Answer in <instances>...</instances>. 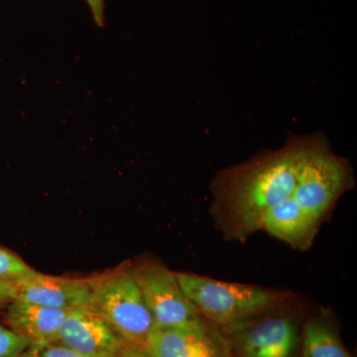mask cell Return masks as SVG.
<instances>
[{
	"mask_svg": "<svg viewBox=\"0 0 357 357\" xmlns=\"http://www.w3.org/2000/svg\"><path fill=\"white\" fill-rule=\"evenodd\" d=\"M312 137L291 135L281 149L218 175L213 213L227 236L244 239L261 230L263 215L292 196Z\"/></svg>",
	"mask_w": 357,
	"mask_h": 357,
	"instance_id": "1",
	"label": "cell"
},
{
	"mask_svg": "<svg viewBox=\"0 0 357 357\" xmlns=\"http://www.w3.org/2000/svg\"><path fill=\"white\" fill-rule=\"evenodd\" d=\"M178 283L208 323L231 328L281 306L289 293L229 283L191 273H176Z\"/></svg>",
	"mask_w": 357,
	"mask_h": 357,
	"instance_id": "2",
	"label": "cell"
},
{
	"mask_svg": "<svg viewBox=\"0 0 357 357\" xmlns=\"http://www.w3.org/2000/svg\"><path fill=\"white\" fill-rule=\"evenodd\" d=\"M354 182L347 160L333 154L321 134H314L301 164L292 198L319 225Z\"/></svg>",
	"mask_w": 357,
	"mask_h": 357,
	"instance_id": "3",
	"label": "cell"
},
{
	"mask_svg": "<svg viewBox=\"0 0 357 357\" xmlns=\"http://www.w3.org/2000/svg\"><path fill=\"white\" fill-rule=\"evenodd\" d=\"M91 309L128 344L144 347L156 328L135 273L129 270L93 280Z\"/></svg>",
	"mask_w": 357,
	"mask_h": 357,
	"instance_id": "4",
	"label": "cell"
},
{
	"mask_svg": "<svg viewBox=\"0 0 357 357\" xmlns=\"http://www.w3.org/2000/svg\"><path fill=\"white\" fill-rule=\"evenodd\" d=\"M134 273L157 328L204 330L211 326L183 291L175 272L146 264Z\"/></svg>",
	"mask_w": 357,
	"mask_h": 357,
	"instance_id": "5",
	"label": "cell"
},
{
	"mask_svg": "<svg viewBox=\"0 0 357 357\" xmlns=\"http://www.w3.org/2000/svg\"><path fill=\"white\" fill-rule=\"evenodd\" d=\"M236 335V357H296L300 337L295 319L275 314L227 328Z\"/></svg>",
	"mask_w": 357,
	"mask_h": 357,
	"instance_id": "6",
	"label": "cell"
},
{
	"mask_svg": "<svg viewBox=\"0 0 357 357\" xmlns=\"http://www.w3.org/2000/svg\"><path fill=\"white\" fill-rule=\"evenodd\" d=\"M11 284L13 300L63 310L91 309L93 305V280L52 276L34 270Z\"/></svg>",
	"mask_w": 357,
	"mask_h": 357,
	"instance_id": "7",
	"label": "cell"
},
{
	"mask_svg": "<svg viewBox=\"0 0 357 357\" xmlns=\"http://www.w3.org/2000/svg\"><path fill=\"white\" fill-rule=\"evenodd\" d=\"M58 340L84 357H115L128 344L89 307L68 311Z\"/></svg>",
	"mask_w": 357,
	"mask_h": 357,
	"instance_id": "8",
	"label": "cell"
},
{
	"mask_svg": "<svg viewBox=\"0 0 357 357\" xmlns=\"http://www.w3.org/2000/svg\"><path fill=\"white\" fill-rule=\"evenodd\" d=\"M154 357H234L232 345L215 328H155L144 345Z\"/></svg>",
	"mask_w": 357,
	"mask_h": 357,
	"instance_id": "9",
	"label": "cell"
},
{
	"mask_svg": "<svg viewBox=\"0 0 357 357\" xmlns=\"http://www.w3.org/2000/svg\"><path fill=\"white\" fill-rule=\"evenodd\" d=\"M69 310L42 306L25 301H11L7 310L8 328L30 344L58 340L59 332Z\"/></svg>",
	"mask_w": 357,
	"mask_h": 357,
	"instance_id": "10",
	"label": "cell"
},
{
	"mask_svg": "<svg viewBox=\"0 0 357 357\" xmlns=\"http://www.w3.org/2000/svg\"><path fill=\"white\" fill-rule=\"evenodd\" d=\"M318 227L292 196L270 208L261 222V230L301 250L312 245Z\"/></svg>",
	"mask_w": 357,
	"mask_h": 357,
	"instance_id": "11",
	"label": "cell"
},
{
	"mask_svg": "<svg viewBox=\"0 0 357 357\" xmlns=\"http://www.w3.org/2000/svg\"><path fill=\"white\" fill-rule=\"evenodd\" d=\"M302 342L303 357H352L321 319H311L305 326Z\"/></svg>",
	"mask_w": 357,
	"mask_h": 357,
	"instance_id": "12",
	"label": "cell"
},
{
	"mask_svg": "<svg viewBox=\"0 0 357 357\" xmlns=\"http://www.w3.org/2000/svg\"><path fill=\"white\" fill-rule=\"evenodd\" d=\"M33 271L34 269L21 259L20 256L0 246V280L14 282Z\"/></svg>",
	"mask_w": 357,
	"mask_h": 357,
	"instance_id": "13",
	"label": "cell"
},
{
	"mask_svg": "<svg viewBox=\"0 0 357 357\" xmlns=\"http://www.w3.org/2000/svg\"><path fill=\"white\" fill-rule=\"evenodd\" d=\"M21 357H84L60 340L30 344Z\"/></svg>",
	"mask_w": 357,
	"mask_h": 357,
	"instance_id": "14",
	"label": "cell"
},
{
	"mask_svg": "<svg viewBox=\"0 0 357 357\" xmlns=\"http://www.w3.org/2000/svg\"><path fill=\"white\" fill-rule=\"evenodd\" d=\"M29 345L10 328L0 325V357H21Z\"/></svg>",
	"mask_w": 357,
	"mask_h": 357,
	"instance_id": "15",
	"label": "cell"
},
{
	"mask_svg": "<svg viewBox=\"0 0 357 357\" xmlns=\"http://www.w3.org/2000/svg\"><path fill=\"white\" fill-rule=\"evenodd\" d=\"M93 20L98 27L105 25V0H86Z\"/></svg>",
	"mask_w": 357,
	"mask_h": 357,
	"instance_id": "16",
	"label": "cell"
},
{
	"mask_svg": "<svg viewBox=\"0 0 357 357\" xmlns=\"http://www.w3.org/2000/svg\"><path fill=\"white\" fill-rule=\"evenodd\" d=\"M115 357H154L144 347L126 344Z\"/></svg>",
	"mask_w": 357,
	"mask_h": 357,
	"instance_id": "17",
	"label": "cell"
},
{
	"mask_svg": "<svg viewBox=\"0 0 357 357\" xmlns=\"http://www.w3.org/2000/svg\"><path fill=\"white\" fill-rule=\"evenodd\" d=\"M14 299V290L11 282L0 280V307Z\"/></svg>",
	"mask_w": 357,
	"mask_h": 357,
	"instance_id": "18",
	"label": "cell"
}]
</instances>
